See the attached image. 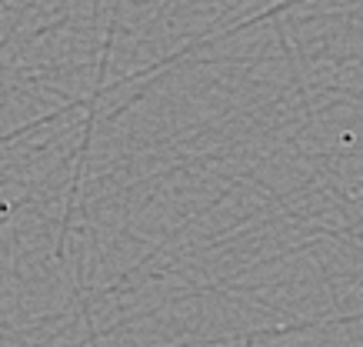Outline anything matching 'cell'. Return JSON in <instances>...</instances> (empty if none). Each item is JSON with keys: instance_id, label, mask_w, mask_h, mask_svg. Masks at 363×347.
Listing matches in <instances>:
<instances>
[]
</instances>
